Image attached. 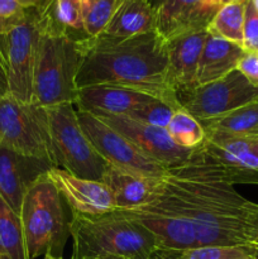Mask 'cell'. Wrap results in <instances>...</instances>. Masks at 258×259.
Returning a JSON list of instances; mask_svg holds the SVG:
<instances>
[{"label":"cell","instance_id":"cell-1","mask_svg":"<svg viewBox=\"0 0 258 259\" xmlns=\"http://www.w3.org/2000/svg\"><path fill=\"white\" fill-rule=\"evenodd\" d=\"M147 202L191 225L197 247L258 248V204L215 179L194 156L168 168Z\"/></svg>","mask_w":258,"mask_h":259},{"label":"cell","instance_id":"cell-2","mask_svg":"<svg viewBox=\"0 0 258 259\" xmlns=\"http://www.w3.org/2000/svg\"><path fill=\"white\" fill-rule=\"evenodd\" d=\"M82 61L77 89L114 85L147 94L179 110L176 91L168 81L167 42L157 32L129 38L100 34L80 40Z\"/></svg>","mask_w":258,"mask_h":259},{"label":"cell","instance_id":"cell-3","mask_svg":"<svg viewBox=\"0 0 258 259\" xmlns=\"http://www.w3.org/2000/svg\"><path fill=\"white\" fill-rule=\"evenodd\" d=\"M70 237L73 240L75 259L108 255L148 259L161 248L151 230L128 219L118 210L96 217L71 212Z\"/></svg>","mask_w":258,"mask_h":259},{"label":"cell","instance_id":"cell-4","mask_svg":"<svg viewBox=\"0 0 258 259\" xmlns=\"http://www.w3.org/2000/svg\"><path fill=\"white\" fill-rule=\"evenodd\" d=\"M42 22L43 33L33 82V103L43 108L66 103L75 105L78 94L76 77L82 61L81 39L46 24L43 19Z\"/></svg>","mask_w":258,"mask_h":259},{"label":"cell","instance_id":"cell-5","mask_svg":"<svg viewBox=\"0 0 258 259\" xmlns=\"http://www.w3.org/2000/svg\"><path fill=\"white\" fill-rule=\"evenodd\" d=\"M65 205L47 174L29 187L19 212L29 259H37L46 253L62 257L70 237V220Z\"/></svg>","mask_w":258,"mask_h":259},{"label":"cell","instance_id":"cell-6","mask_svg":"<svg viewBox=\"0 0 258 259\" xmlns=\"http://www.w3.org/2000/svg\"><path fill=\"white\" fill-rule=\"evenodd\" d=\"M55 166L82 179L101 181L109 164L86 137L73 104L46 108Z\"/></svg>","mask_w":258,"mask_h":259},{"label":"cell","instance_id":"cell-7","mask_svg":"<svg viewBox=\"0 0 258 259\" xmlns=\"http://www.w3.org/2000/svg\"><path fill=\"white\" fill-rule=\"evenodd\" d=\"M0 146L56 167L46 108L22 103L10 94L0 99Z\"/></svg>","mask_w":258,"mask_h":259},{"label":"cell","instance_id":"cell-8","mask_svg":"<svg viewBox=\"0 0 258 259\" xmlns=\"http://www.w3.org/2000/svg\"><path fill=\"white\" fill-rule=\"evenodd\" d=\"M43 22L37 7L27 9L19 25L0 35V47L7 65L8 94L22 103H33V82Z\"/></svg>","mask_w":258,"mask_h":259},{"label":"cell","instance_id":"cell-9","mask_svg":"<svg viewBox=\"0 0 258 259\" xmlns=\"http://www.w3.org/2000/svg\"><path fill=\"white\" fill-rule=\"evenodd\" d=\"M176 95L180 108L204 123L258 100V86L234 70L220 80L177 91Z\"/></svg>","mask_w":258,"mask_h":259},{"label":"cell","instance_id":"cell-10","mask_svg":"<svg viewBox=\"0 0 258 259\" xmlns=\"http://www.w3.org/2000/svg\"><path fill=\"white\" fill-rule=\"evenodd\" d=\"M77 116L90 143L108 164L148 179L159 180L167 175V167L146 156L131 141L96 115L77 111Z\"/></svg>","mask_w":258,"mask_h":259},{"label":"cell","instance_id":"cell-11","mask_svg":"<svg viewBox=\"0 0 258 259\" xmlns=\"http://www.w3.org/2000/svg\"><path fill=\"white\" fill-rule=\"evenodd\" d=\"M118 133L131 141L146 156L167 168L177 167L189 161L195 148H182L169 138L167 129L156 128L125 115H96Z\"/></svg>","mask_w":258,"mask_h":259},{"label":"cell","instance_id":"cell-12","mask_svg":"<svg viewBox=\"0 0 258 259\" xmlns=\"http://www.w3.org/2000/svg\"><path fill=\"white\" fill-rule=\"evenodd\" d=\"M47 177L70 207L71 212L80 215H104L116 210L111 190L103 181L82 179L58 167H52Z\"/></svg>","mask_w":258,"mask_h":259},{"label":"cell","instance_id":"cell-13","mask_svg":"<svg viewBox=\"0 0 258 259\" xmlns=\"http://www.w3.org/2000/svg\"><path fill=\"white\" fill-rule=\"evenodd\" d=\"M212 0H163L156 9V32L164 40L207 29L219 9Z\"/></svg>","mask_w":258,"mask_h":259},{"label":"cell","instance_id":"cell-14","mask_svg":"<svg viewBox=\"0 0 258 259\" xmlns=\"http://www.w3.org/2000/svg\"><path fill=\"white\" fill-rule=\"evenodd\" d=\"M52 164L0 146V195L19 214L29 187L47 174Z\"/></svg>","mask_w":258,"mask_h":259},{"label":"cell","instance_id":"cell-15","mask_svg":"<svg viewBox=\"0 0 258 259\" xmlns=\"http://www.w3.org/2000/svg\"><path fill=\"white\" fill-rule=\"evenodd\" d=\"M207 37L209 32L204 29L167 40L168 81L176 93L197 86V68Z\"/></svg>","mask_w":258,"mask_h":259},{"label":"cell","instance_id":"cell-16","mask_svg":"<svg viewBox=\"0 0 258 259\" xmlns=\"http://www.w3.org/2000/svg\"><path fill=\"white\" fill-rule=\"evenodd\" d=\"M156 99L147 94L114 85H91L78 89L75 104L77 111L94 115H128L137 106Z\"/></svg>","mask_w":258,"mask_h":259},{"label":"cell","instance_id":"cell-17","mask_svg":"<svg viewBox=\"0 0 258 259\" xmlns=\"http://www.w3.org/2000/svg\"><path fill=\"white\" fill-rule=\"evenodd\" d=\"M156 32V9L149 0H116L113 15L101 34L129 38Z\"/></svg>","mask_w":258,"mask_h":259},{"label":"cell","instance_id":"cell-18","mask_svg":"<svg viewBox=\"0 0 258 259\" xmlns=\"http://www.w3.org/2000/svg\"><path fill=\"white\" fill-rule=\"evenodd\" d=\"M244 52V48L240 46L209 34L200 57L196 75L197 85L220 80L237 70L238 62Z\"/></svg>","mask_w":258,"mask_h":259},{"label":"cell","instance_id":"cell-19","mask_svg":"<svg viewBox=\"0 0 258 259\" xmlns=\"http://www.w3.org/2000/svg\"><path fill=\"white\" fill-rule=\"evenodd\" d=\"M159 180L121 171L109 164L101 181L113 192L116 210H128L146 204Z\"/></svg>","mask_w":258,"mask_h":259},{"label":"cell","instance_id":"cell-20","mask_svg":"<svg viewBox=\"0 0 258 259\" xmlns=\"http://www.w3.org/2000/svg\"><path fill=\"white\" fill-rule=\"evenodd\" d=\"M206 133H222L238 138L258 139V100L200 123Z\"/></svg>","mask_w":258,"mask_h":259},{"label":"cell","instance_id":"cell-21","mask_svg":"<svg viewBox=\"0 0 258 259\" xmlns=\"http://www.w3.org/2000/svg\"><path fill=\"white\" fill-rule=\"evenodd\" d=\"M37 9L46 24L78 39L88 37L83 28L81 0H40Z\"/></svg>","mask_w":258,"mask_h":259},{"label":"cell","instance_id":"cell-22","mask_svg":"<svg viewBox=\"0 0 258 259\" xmlns=\"http://www.w3.org/2000/svg\"><path fill=\"white\" fill-rule=\"evenodd\" d=\"M0 255L8 259H29L20 215L0 195Z\"/></svg>","mask_w":258,"mask_h":259},{"label":"cell","instance_id":"cell-23","mask_svg":"<svg viewBox=\"0 0 258 259\" xmlns=\"http://www.w3.org/2000/svg\"><path fill=\"white\" fill-rule=\"evenodd\" d=\"M247 0H233L220 5L207 25L209 34L243 47V28Z\"/></svg>","mask_w":258,"mask_h":259},{"label":"cell","instance_id":"cell-24","mask_svg":"<svg viewBox=\"0 0 258 259\" xmlns=\"http://www.w3.org/2000/svg\"><path fill=\"white\" fill-rule=\"evenodd\" d=\"M167 133L176 146L182 148H196L205 141L206 132L197 119L184 109L175 111Z\"/></svg>","mask_w":258,"mask_h":259},{"label":"cell","instance_id":"cell-25","mask_svg":"<svg viewBox=\"0 0 258 259\" xmlns=\"http://www.w3.org/2000/svg\"><path fill=\"white\" fill-rule=\"evenodd\" d=\"M116 0H81L83 28L89 38L100 35L108 25Z\"/></svg>","mask_w":258,"mask_h":259},{"label":"cell","instance_id":"cell-26","mask_svg":"<svg viewBox=\"0 0 258 259\" xmlns=\"http://www.w3.org/2000/svg\"><path fill=\"white\" fill-rule=\"evenodd\" d=\"M174 259H253L248 248L204 245L191 249H171Z\"/></svg>","mask_w":258,"mask_h":259},{"label":"cell","instance_id":"cell-27","mask_svg":"<svg viewBox=\"0 0 258 259\" xmlns=\"http://www.w3.org/2000/svg\"><path fill=\"white\" fill-rule=\"evenodd\" d=\"M175 111L176 110L168 104L163 103L158 99H152L148 103L137 106L134 110H132L125 116H129L137 121L148 124V125L156 126V128L167 129V126L171 123Z\"/></svg>","mask_w":258,"mask_h":259},{"label":"cell","instance_id":"cell-28","mask_svg":"<svg viewBox=\"0 0 258 259\" xmlns=\"http://www.w3.org/2000/svg\"><path fill=\"white\" fill-rule=\"evenodd\" d=\"M27 17V9L18 0H0V35L19 25Z\"/></svg>","mask_w":258,"mask_h":259},{"label":"cell","instance_id":"cell-29","mask_svg":"<svg viewBox=\"0 0 258 259\" xmlns=\"http://www.w3.org/2000/svg\"><path fill=\"white\" fill-rule=\"evenodd\" d=\"M243 48L247 52L258 53V12L250 0H247L245 5Z\"/></svg>","mask_w":258,"mask_h":259},{"label":"cell","instance_id":"cell-30","mask_svg":"<svg viewBox=\"0 0 258 259\" xmlns=\"http://www.w3.org/2000/svg\"><path fill=\"white\" fill-rule=\"evenodd\" d=\"M237 70L253 85L258 86V53L245 51L238 62Z\"/></svg>","mask_w":258,"mask_h":259},{"label":"cell","instance_id":"cell-31","mask_svg":"<svg viewBox=\"0 0 258 259\" xmlns=\"http://www.w3.org/2000/svg\"><path fill=\"white\" fill-rule=\"evenodd\" d=\"M8 94V76H7V65L5 58L3 55L2 47H0V99Z\"/></svg>","mask_w":258,"mask_h":259},{"label":"cell","instance_id":"cell-32","mask_svg":"<svg viewBox=\"0 0 258 259\" xmlns=\"http://www.w3.org/2000/svg\"><path fill=\"white\" fill-rule=\"evenodd\" d=\"M148 259H174L172 257L171 249H166V248H158L153 254Z\"/></svg>","mask_w":258,"mask_h":259},{"label":"cell","instance_id":"cell-33","mask_svg":"<svg viewBox=\"0 0 258 259\" xmlns=\"http://www.w3.org/2000/svg\"><path fill=\"white\" fill-rule=\"evenodd\" d=\"M18 3H19L22 7H24L25 9H29V8L38 7L40 3V0H18Z\"/></svg>","mask_w":258,"mask_h":259},{"label":"cell","instance_id":"cell-34","mask_svg":"<svg viewBox=\"0 0 258 259\" xmlns=\"http://www.w3.org/2000/svg\"><path fill=\"white\" fill-rule=\"evenodd\" d=\"M248 250H249V253L252 254L253 259H258V248H250V249Z\"/></svg>","mask_w":258,"mask_h":259},{"label":"cell","instance_id":"cell-35","mask_svg":"<svg viewBox=\"0 0 258 259\" xmlns=\"http://www.w3.org/2000/svg\"><path fill=\"white\" fill-rule=\"evenodd\" d=\"M43 259H62V257H56V255L51 254V253H46L45 258H43ZM72 259H75V258L72 257Z\"/></svg>","mask_w":258,"mask_h":259},{"label":"cell","instance_id":"cell-36","mask_svg":"<svg viewBox=\"0 0 258 259\" xmlns=\"http://www.w3.org/2000/svg\"><path fill=\"white\" fill-rule=\"evenodd\" d=\"M94 259H126V258L114 257V255H108V257H99V258H94Z\"/></svg>","mask_w":258,"mask_h":259},{"label":"cell","instance_id":"cell-37","mask_svg":"<svg viewBox=\"0 0 258 259\" xmlns=\"http://www.w3.org/2000/svg\"><path fill=\"white\" fill-rule=\"evenodd\" d=\"M161 2H163V0H149V3H151V4L153 5V8H156L157 5H158Z\"/></svg>","mask_w":258,"mask_h":259},{"label":"cell","instance_id":"cell-38","mask_svg":"<svg viewBox=\"0 0 258 259\" xmlns=\"http://www.w3.org/2000/svg\"><path fill=\"white\" fill-rule=\"evenodd\" d=\"M212 2H214L215 4L219 5V7H220V5H223V4H224V3H227L228 0H212Z\"/></svg>","mask_w":258,"mask_h":259},{"label":"cell","instance_id":"cell-39","mask_svg":"<svg viewBox=\"0 0 258 259\" xmlns=\"http://www.w3.org/2000/svg\"><path fill=\"white\" fill-rule=\"evenodd\" d=\"M250 2L253 3V5H254V8L257 9V12H258V0H250Z\"/></svg>","mask_w":258,"mask_h":259},{"label":"cell","instance_id":"cell-40","mask_svg":"<svg viewBox=\"0 0 258 259\" xmlns=\"http://www.w3.org/2000/svg\"><path fill=\"white\" fill-rule=\"evenodd\" d=\"M0 259H8V258H5V257H2V255H0Z\"/></svg>","mask_w":258,"mask_h":259},{"label":"cell","instance_id":"cell-41","mask_svg":"<svg viewBox=\"0 0 258 259\" xmlns=\"http://www.w3.org/2000/svg\"><path fill=\"white\" fill-rule=\"evenodd\" d=\"M228 2H233V0H228Z\"/></svg>","mask_w":258,"mask_h":259}]
</instances>
